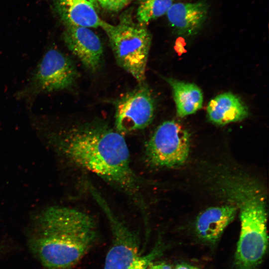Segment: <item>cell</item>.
<instances>
[{
	"mask_svg": "<svg viewBox=\"0 0 269 269\" xmlns=\"http://www.w3.org/2000/svg\"><path fill=\"white\" fill-rule=\"evenodd\" d=\"M36 130L42 144L57 159L97 175L145 210L141 182L131 167L129 149L121 134L99 121L66 129L40 124Z\"/></svg>",
	"mask_w": 269,
	"mask_h": 269,
	"instance_id": "cell-1",
	"label": "cell"
},
{
	"mask_svg": "<svg viewBox=\"0 0 269 269\" xmlns=\"http://www.w3.org/2000/svg\"><path fill=\"white\" fill-rule=\"evenodd\" d=\"M97 237L96 222L89 215L52 204L36 209L31 215L27 245L43 269H72Z\"/></svg>",
	"mask_w": 269,
	"mask_h": 269,
	"instance_id": "cell-2",
	"label": "cell"
},
{
	"mask_svg": "<svg viewBox=\"0 0 269 269\" xmlns=\"http://www.w3.org/2000/svg\"><path fill=\"white\" fill-rule=\"evenodd\" d=\"M226 189L240 211L241 233L235 254L236 269H255L268 246L267 214L263 195L253 183L227 181Z\"/></svg>",
	"mask_w": 269,
	"mask_h": 269,
	"instance_id": "cell-3",
	"label": "cell"
},
{
	"mask_svg": "<svg viewBox=\"0 0 269 269\" xmlns=\"http://www.w3.org/2000/svg\"><path fill=\"white\" fill-rule=\"evenodd\" d=\"M102 28L108 36L118 65L139 84L143 83L151 43V36L145 25L134 22L130 14H124L118 24L106 22Z\"/></svg>",
	"mask_w": 269,
	"mask_h": 269,
	"instance_id": "cell-4",
	"label": "cell"
},
{
	"mask_svg": "<svg viewBox=\"0 0 269 269\" xmlns=\"http://www.w3.org/2000/svg\"><path fill=\"white\" fill-rule=\"evenodd\" d=\"M89 189L106 215L112 232V244L106 257L104 269H146L149 264L161 253V245L158 244L149 253L141 255L136 234L116 217L93 186Z\"/></svg>",
	"mask_w": 269,
	"mask_h": 269,
	"instance_id": "cell-5",
	"label": "cell"
},
{
	"mask_svg": "<svg viewBox=\"0 0 269 269\" xmlns=\"http://www.w3.org/2000/svg\"><path fill=\"white\" fill-rule=\"evenodd\" d=\"M78 77L71 59L60 51L51 48L44 54L27 85L17 94L21 98L69 89Z\"/></svg>",
	"mask_w": 269,
	"mask_h": 269,
	"instance_id": "cell-6",
	"label": "cell"
},
{
	"mask_svg": "<svg viewBox=\"0 0 269 269\" xmlns=\"http://www.w3.org/2000/svg\"><path fill=\"white\" fill-rule=\"evenodd\" d=\"M190 148L188 131L174 121L160 125L147 141L145 154L151 165L173 167L186 160Z\"/></svg>",
	"mask_w": 269,
	"mask_h": 269,
	"instance_id": "cell-7",
	"label": "cell"
},
{
	"mask_svg": "<svg viewBox=\"0 0 269 269\" xmlns=\"http://www.w3.org/2000/svg\"><path fill=\"white\" fill-rule=\"evenodd\" d=\"M127 93L116 104L115 127L121 134L146 128L152 122L155 112V102L145 84Z\"/></svg>",
	"mask_w": 269,
	"mask_h": 269,
	"instance_id": "cell-8",
	"label": "cell"
},
{
	"mask_svg": "<svg viewBox=\"0 0 269 269\" xmlns=\"http://www.w3.org/2000/svg\"><path fill=\"white\" fill-rule=\"evenodd\" d=\"M68 48L92 72L101 66L103 47L99 36L89 28L68 26L63 34Z\"/></svg>",
	"mask_w": 269,
	"mask_h": 269,
	"instance_id": "cell-9",
	"label": "cell"
},
{
	"mask_svg": "<svg viewBox=\"0 0 269 269\" xmlns=\"http://www.w3.org/2000/svg\"><path fill=\"white\" fill-rule=\"evenodd\" d=\"M208 13V5L203 1L173 3L166 15L171 26L178 34L193 35L204 23Z\"/></svg>",
	"mask_w": 269,
	"mask_h": 269,
	"instance_id": "cell-10",
	"label": "cell"
},
{
	"mask_svg": "<svg viewBox=\"0 0 269 269\" xmlns=\"http://www.w3.org/2000/svg\"><path fill=\"white\" fill-rule=\"evenodd\" d=\"M237 212L235 206L210 207L200 214L195 222V231L202 241L214 244L234 220Z\"/></svg>",
	"mask_w": 269,
	"mask_h": 269,
	"instance_id": "cell-11",
	"label": "cell"
},
{
	"mask_svg": "<svg viewBox=\"0 0 269 269\" xmlns=\"http://www.w3.org/2000/svg\"><path fill=\"white\" fill-rule=\"evenodd\" d=\"M55 7L63 23L68 26L87 28L103 27L102 19L90 0H55Z\"/></svg>",
	"mask_w": 269,
	"mask_h": 269,
	"instance_id": "cell-12",
	"label": "cell"
},
{
	"mask_svg": "<svg viewBox=\"0 0 269 269\" xmlns=\"http://www.w3.org/2000/svg\"><path fill=\"white\" fill-rule=\"evenodd\" d=\"M207 113L210 121L223 125L243 120L247 117L248 111L239 97L231 93H224L209 102Z\"/></svg>",
	"mask_w": 269,
	"mask_h": 269,
	"instance_id": "cell-13",
	"label": "cell"
},
{
	"mask_svg": "<svg viewBox=\"0 0 269 269\" xmlns=\"http://www.w3.org/2000/svg\"><path fill=\"white\" fill-rule=\"evenodd\" d=\"M173 92L177 115L184 117L196 113L202 107L203 96L195 84L165 78Z\"/></svg>",
	"mask_w": 269,
	"mask_h": 269,
	"instance_id": "cell-14",
	"label": "cell"
},
{
	"mask_svg": "<svg viewBox=\"0 0 269 269\" xmlns=\"http://www.w3.org/2000/svg\"><path fill=\"white\" fill-rule=\"evenodd\" d=\"M173 4L172 0H142L137 8V22L145 25L166 14Z\"/></svg>",
	"mask_w": 269,
	"mask_h": 269,
	"instance_id": "cell-15",
	"label": "cell"
},
{
	"mask_svg": "<svg viewBox=\"0 0 269 269\" xmlns=\"http://www.w3.org/2000/svg\"><path fill=\"white\" fill-rule=\"evenodd\" d=\"M98 3L106 10L113 11L120 10L118 0H98Z\"/></svg>",
	"mask_w": 269,
	"mask_h": 269,
	"instance_id": "cell-16",
	"label": "cell"
},
{
	"mask_svg": "<svg viewBox=\"0 0 269 269\" xmlns=\"http://www.w3.org/2000/svg\"><path fill=\"white\" fill-rule=\"evenodd\" d=\"M146 269H172L170 266L165 262H150Z\"/></svg>",
	"mask_w": 269,
	"mask_h": 269,
	"instance_id": "cell-17",
	"label": "cell"
},
{
	"mask_svg": "<svg viewBox=\"0 0 269 269\" xmlns=\"http://www.w3.org/2000/svg\"><path fill=\"white\" fill-rule=\"evenodd\" d=\"M174 269H200L196 267L187 264L182 263L175 266Z\"/></svg>",
	"mask_w": 269,
	"mask_h": 269,
	"instance_id": "cell-18",
	"label": "cell"
},
{
	"mask_svg": "<svg viewBox=\"0 0 269 269\" xmlns=\"http://www.w3.org/2000/svg\"><path fill=\"white\" fill-rule=\"evenodd\" d=\"M129 0H118L119 10L121 9L128 2Z\"/></svg>",
	"mask_w": 269,
	"mask_h": 269,
	"instance_id": "cell-19",
	"label": "cell"
},
{
	"mask_svg": "<svg viewBox=\"0 0 269 269\" xmlns=\"http://www.w3.org/2000/svg\"><path fill=\"white\" fill-rule=\"evenodd\" d=\"M95 5V4L98 3V0H90Z\"/></svg>",
	"mask_w": 269,
	"mask_h": 269,
	"instance_id": "cell-20",
	"label": "cell"
},
{
	"mask_svg": "<svg viewBox=\"0 0 269 269\" xmlns=\"http://www.w3.org/2000/svg\"><path fill=\"white\" fill-rule=\"evenodd\" d=\"M3 251V247L2 245H0V255L2 253Z\"/></svg>",
	"mask_w": 269,
	"mask_h": 269,
	"instance_id": "cell-21",
	"label": "cell"
}]
</instances>
